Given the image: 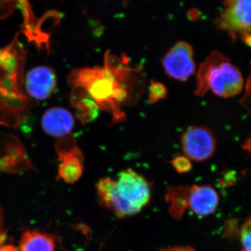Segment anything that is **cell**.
I'll use <instances>...</instances> for the list:
<instances>
[{
  "mask_svg": "<svg viewBox=\"0 0 251 251\" xmlns=\"http://www.w3.org/2000/svg\"><path fill=\"white\" fill-rule=\"evenodd\" d=\"M96 189L100 205L120 219L138 214L151 201V184L131 168L119 173L117 179L101 178Z\"/></svg>",
  "mask_w": 251,
  "mask_h": 251,
  "instance_id": "6da1fadb",
  "label": "cell"
},
{
  "mask_svg": "<svg viewBox=\"0 0 251 251\" xmlns=\"http://www.w3.org/2000/svg\"><path fill=\"white\" fill-rule=\"evenodd\" d=\"M242 73L228 58L220 52H211L201 64L196 76V95L202 97L211 91L228 99L237 96L244 88Z\"/></svg>",
  "mask_w": 251,
  "mask_h": 251,
  "instance_id": "7a4b0ae2",
  "label": "cell"
},
{
  "mask_svg": "<svg viewBox=\"0 0 251 251\" xmlns=\"http://www.w3.org/2000/svg\"><path fill=\"white\" fill-rule=\"evenodd\" d=\"M69 83L86 91L99 108L115 110L127 97L115 73L106 66L75 69L69 75Z\"/></svg>",
  "mask_w": 251,
  "mask_h": 251,
  "instance_id": "3957f363",
  "label": "cell"
},
{
  "mask_svg": "<svg viewBox=\"0 0 251 251\" xmlns=\"http://www.w3.org/2000/svg\"><path fill=\"white\" fill-rule=\"evenodd\" d=\"M166 198L170 204L169 214L176 220L182 219L187 209L196 215H211L219 204V194L209 185L170 186Z\"/></svg>",
  "mask_w": 251,
  "mask_h": 251,
  "instance_id": "277c9868",
  "label": "cell"
},
{
  "mask_svg": "<svg viewBox=\"0 0 251 251\" xmlns=\"http://www.w3.org/2000/svg\"><path fill=\"white\" fill-rule=\"evenodd\" d=\"M215 23L233 40L241 38L251 46V0L225 1Z\"/></svg>",
  "mask_w": 251,
  "mask_h": 251,
  "instance_id": "5b68a950",
  "label": "cell"
},
{
  "mask_svg": "<svg viewBox=\"0 0 251 251\" xmlns=\"http://www.w3.org/2000/svg\"><path fill=\"white\" fill-rule=\"evenodd\" d=\"M184 156L191 161L209 160L215 153V137L209 128L202 126H193L184 130L181 137Z\"/></svg>",
  "mask_w": 251,
  "mask_h": 251,
  "instance_id": "8992f818",
  "label": "cell"
},
{
  "mask_svg": "<svg viewBox=\"0 0 251 251\" xmlns=\"http://www.w3.org/2000/svg\"><path fill=\"white\" fill-rule=\"evenodd\" d=\"M162 65L168 76L184 82L196 72L194 50L186 41L175 43L162 59Z\"/></svg>",
  "mask_w": 251,
  "mask_h": 251,
  "instance_id": "52a82bcc",
  "label": "cell"
},
{
  "mask_svg": "<svg viewBox=\"0 0 251 251\" xmlns=\"http://www.w3.org/2000/svg\"><path fill=\"white\" fill-rule=\"evenodd\" d=\"M25 85L28 94L32 98L44 100L53 94L57 86V78L50 68L37 67L28 72Z\"/></svg>",
  "mask_w": 251,
  "mask_h": 251,
  "instance_id": "ba28073f",
  "label": "cell"
},
{
  "mask_svg": "<svg viewBox=\"0 0 251 251\" xmlns=\"http://www.w3.org/2000/svg\"><path fill=\"white\" fill-rule=\"evenodd\" d=\"M75 121L72 114L60 107L50 108L43 115L41 125L47 134L56 138H66L74 128Z\"/></svg>",
  "mask_w": 251,
  "mask_h": 251,
  "instance_id": "9c48e42d",
  "label": "cell"
},
{
  "mask_svg": "<svg viewBox=\"0 0 251 251\" xmlns=\"http://www.w3.org/2000/svg\"><path fill=\"white\" fill-rule=\"evenodd\" d=\"M60 164L59 176L66 183L74 184L82 176L84 171L83 155L75 146L68 150H58Z\"/></svg>",
  "mask_w": 251,
  "mask_h": 251,
  "instance_id": "30bf717a",
  "label": "cell"
},
{
  "mask_svg": "<svg viewBox=\"0 0 251 251\" xmlns=\"http://www.w3.org/2000/svg\"><path fill=\"white\" fill-rule=\"evenodd\" d=\"M54 239L50 234L36 230L23 233L20 242V251H54Z\"/></svg>",
  "mask_w": 251,
  "mask_h": 251,
  "instance_id": "8fae6325",
  "label": "cell"
},
{
  "mask_svg": "<svg viewBox=\"0 0 251 251\" xmlns=\"http://www.w3.org/2000/svg\"><path fill=\"white\" fill-rule=\"evenodd\" d=\"M75 90L78 94L76 97L72 96V101L73 105L76 108L77 117L81 122L85 123L92 121L97 113L98 106L87 92L85 96H81L80 90L78 88H75Z\"/></svg>",
  "mask_w": 251,
  "mask_h": 251,
  "instance_id": "7c38bea8",
  "label": "cell"
},
{
  "mask_svg": "<svg viewBox=\"0 0 251 251\" xmlns=\"http://www.w3.org/2000/svg\"><path fill=\"white\" fill-rule=\"evenodd\" d=\"M168 95L166 86L158 81L151 80L149 88V100L150 103H155L163 100Z\"/></svg>",
  "mask_w": 251,
  "mask_h": 251,
  "instance_id": "4fadbf2b",
  "label": "cell"
},
{
  "mask_svg": "<svg viewBox=\"0 0 251 251\" xmlns=\"http://www.w3.org/2000/svg\"><path fill=\"white\" fill-rule=\"evenodd\" d=\"M242 251H251V216L243 225L240 232Z\"/></svg>",
  "mask_w": 251,
  "mask_h": 251,
  "instance_id": "5bb4252c",
  "label": "cell"
},
{
  "mask_svg": "<svg viewBox=\"0 0 251 251\" xmlns=\"http://www.w3.org/2000/svg\"><path fill=\"white\" fill-rule=\"evenodd\" d=\"M171 163L175 171L179 173H187L192 169L191 161L184 155L175 157L172 160Z\"/></svg>",
  "mask_w": 251,
  "mask_h": 251,
  "instance_id": "9a60e30c",
  "label": "cell"
},
{
  "mask_svg": "<svg viewBox=\"0 0 251 251\" xmlns=\"http://www.w3.org/2000/svg\"><path fill=\"white\" fill-rule=\"evenodd\" d=\"M158 251H197L196 249L190 247H175L163 249Z\"/></svg>",
  "mask_w": 251,
  "mask_h": 251,
  "instance_id": "2e32d148",
  "label": "cell"
},
{
  "mask_svg": "<svg viewBox=\"0 0 251 251\" xmlns=\"http://www.w3.org/2000/svg\"><path fill=\"white\" fill-rule=\"evenodd\" d=\"M5 234L3 231V215L1 207H0V246L3 245L4 242Z\"/></svg>",
  "mask_w": 251,
  "mask_h": 251,
  "instance_id": "e0dca14e",
  "label": "cell"
},
{
  "mask_svg": "<svg viewBox=\"0 0 251 251\" xmlns=\"http://www.w3.org/2000/svg\"><path fill=\"white\" fill-rule=\"evenodd\" d=\"M243 148H244L246 151H247L248 152L251 154V134L247 138V140H246L245 143L243 145Z\"/></svg>",
  "mask_w": 251,
  "mask_h": 251,
  "instance_id": "ac0fdd59",
  "label": "cell"
},
{
  "mask_svg": "<svg viewBox=\"0 0 251 251\" xmlns=\"http://www.w3.org/2000/svg\"><path fill=\"white\" fill-rule=\"evenodd\" d=\"M0 251H18L16 247L12 245L0 246Z\"/></svg>",
  "mask_w": 251,
  "mask_h": 251,
  "instance_id": "d6986e66",
  "label": "cell"
}]
</instances>
